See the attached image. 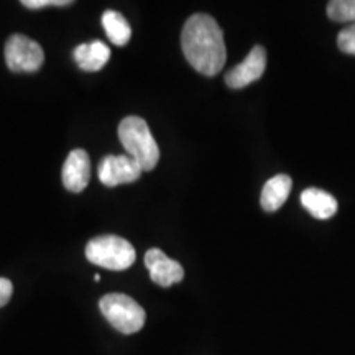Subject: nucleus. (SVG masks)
I'll return each instance as SVG.
<instances>
[{
	"instance_id": "1",
	"label": "nucleus",
	"mask_w": 355,
	"mask_h": 355,
	"mask_svg": "<svg viewBox=\"0 0 355 355\" xmlns=\"http://www.w3.org/2000/svg\"><path fill=\"white\" fill-rule=\"evenodd\" d=\"M181 48L188 63L204 76H216L227 60L224 33L219 24L206 13H196L186 20Z\"/></svg>"
},
{
	"instance_id": "2",
	"label": "nucleus",
	"mask_w": 355,
	"mask_h": 355,
	"mask_svg": "<svg viewBox=\"0 0 355 355\" xmlns=\"http://www.w3.org/2000/svg\"><path fill=\"white\" fill-rule=\"evenodd\" d=\"M119 139L127 155L135 159L144 171H152L158 165L159 148L148 123L139 115H128L119 125Z\"/></svg>"
},
{
	"instance_id": "3",
	"label": "nucleus",
	"mask_w": 355,
	"mask_h": 355,
	"mask_svg": "<svg viewBox=\"0 0 355 355\" xmlns=\"http://www.w3.org/2000/svg\"><path fill=\"white\" fill-rule=\"evenodd\" d=\"M86 257L91 263L102 268L122 272L135 263V248L119 235H99L86 245Z\"/></svg>"
},
{
	"instance_id": "4",
	"label": "nucleus",
	"mask_w": 355,
	"mask_h": 355,
	"mask_svg": "<svg viewBox=\"0 0 355 355\" xmlns=\"http://www.w3.org/2000/svg\"><path fill=\"white\" fill-rule=\"evenodd\" d=\"M99 308L102 316L107 319L110 326L122 334H135L145 324V309L135 300L122 293H110L102 296Z\"/></svg>"
},
{
	"instance_id": "5",
	"label": "nucleus",
	"mask_w": 355,
	"mask_h": 355,
	"mask_svg": "<svg viewBox=\"0 0 355 355\" xmlns=\"http://www.w3.org/2000/svg\"><path fill=\"white\" fill-rule=\"evenodd\" d=\"M43 48L21 33L12 35L6 43V63L13 73H37L43 66Z\"/></svg>"
},
{
	"instance_id": "6",
	"label": "nucleus",
	"mask_w": 355,
	"mask_h": 355,
	"mask_svg": "<svg viewBox=\"0 0 355 355\" xmlns=\"http://www.w3.org/2000/svg\"><path fill=\"white\" fill-rule=\"evenodd\" d=\"M141 166L128 155H107L99 163V180L107 188L135 183L140 180Z\"/></svg>"
},
{
	"instance_id": "7",
	"label": "nucleus",
	"mask_w": 355,
	"mask_h": 355,
	"mask_svg": "<svg viewBox=\"0 0 355 355\" xmlns=\"http://www.w3.org/2000/svg\"><path fill=\"white\" fill-rule=\"evenodd\" d=\"M266 68V51L263 46H254L245 60L225 74V83L230 89H243L259 81Z\"/></svg>"
},
{
	"instance_id": "8",
	"label": "nucleus",
	"mask_w": 355,
	"mask_h": 355,
	"mask_svg": "<svg viewBox=\"0 0 355 355\" xmlns=\"http://www.w3.org/2000/svg\"><path fill=\"white\" fill-rule=\"evenodd\" d=\"M145 265L148 268L150 278L157 285L168 288L180 283L184 277V270L178 261L171 260L159 248H150L145 254Z\"/></svg>"
},
{
	"instance_id": "9",
	"label": "nucleus",
	"mask_w": 355,
	"mask_h": 355,
	"mask_svg": "<svg viewBox=\"0 0 355 355\" xmlns=\"http://www.w3.org/2000/svg\"><path fill=\"white\" fill-rule=\"evenodd\" d=\"M91 180V159L87 152L78 148L69 152L63 166V184L71 193H81Z\"/></svg>"
},
{
	"instance_id": "10",
	"label": "nucleus",
	"mask_w": 355,
	"mask_h": 355,
	"mask_svg": "<svg viewBox=\"0 0 355 355\" xmlns=\"http://www.w3.org/2000/svg\"><path fill=\"white\" fill-rule=\"evenodd\" d=\"M74 61L83 71L87 73H94L99 71L107 64L110 60V48L102 42H91V43H83L76 46V50L73 51Z\"/></svg>"
},
{
	"instance_id": "11",
	"label": "nucleus",
	"mask_w": 355,
	"mask_h": 355,
	"mask_svg": "<svg viewBox=\"0 0 355 355\" xmlns=\"http://www.w3.org/2000/svg\"><path fill=\"white\" fill-rule=\"evenodd\" d=\"M293 188V181L288 175H277L266 181L261 189L260 204L266 212H275L285 204L290 196Z\"/></svg>"
},
{
	"instance_id": "12",
	"label": "nucleus",
	"mask_w": 355,
	"mask_h": 355,
	"mask_svg": "<svg viewBox=\"0 0 355 355\" xmlns=\"http://www.w3.org/2000/svg\"><path fill=\"white\" fill-rule=\"evenodd\" d=\"M301 204L316 219H331L337 212L336 198L318 188L304 189L301 194Z\"/></svg>"
},
{
	"instance_id": "13",
	"label": "nucleus",
	"mask_w": 355,
	"mask_h": 355,
	"mask_svg": "<svg viewBox=\"0 0 355 355\" xmlns=\"http://www.w3.org/2000/svg\"><path fill=\"white\" fill-rule=\"evenodd\" d=\"M102 26H104L109 42L114 43L115 46H125L130 42L132 28L121 12L105 10L102 15Z\"/></svg>"
},
{
	"instance_id": "14",
	"label": "nucleus",
	"mask_w": 355,
	"mask_h": 355,
	"mask_svg": "<svg viewBox=\"0 0 355 355\" xmlns=\"http://www.w3.org/2000/svg\"><path fill=\"white\" fill-rule=\"evenodd\" d=\"M327 17L339 24L355 21V0H332L327 3Z\"/></svg>"
},
{
	"instance_id": "15",
	"label": "nucleus",
	"mask_w": 355,
	"mask_h": 355,
	"mask_svg": "<svg viewBox=\"0 0 355 355\" xmlns=\"http://www.w3.org/2000/svg\"><path fill=\"white\" fill-rule=\"evenodd\" d=\"M337 46L343 53L355 55V24L345 26L337 37Z\"/></svg>"
},
{
	"instance_id": "16",
	"label": "nucleus",
	"mask_w": 355,
	"mask_h": 355,
	"mask_svg": "<svg viewBox=\"0 0 355 355\" xmlns=\"http://www.w3.org/2000/svg\"><path fill=\"white\" fill-rule=\"evenodd\" d=\"M71 3H73L71 0H24V2H21V6L26 8H32V10H38V8L51 7V6L68 7V6H71Z\"/></svg>"
},
{
	"instance_id": "17",
	"label": "nucleus",
	"mask_w": 355,
	"mask_h": 355,
	"mask_svg": "<svg viewBox=\"0 0 355 355\" xmlns=\"http://www.w3.org/2000/svg\"><path fill=\"white\" fill-rule=\"evenodd\" d=\"M12 293H13V286H12L10 279L0 278V308H2V306H6L8 301H10Z\"/></svg>"
}]
</instances>
